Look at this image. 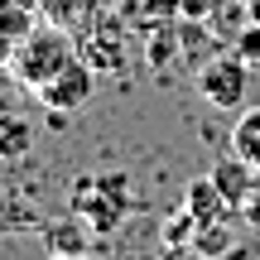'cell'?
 Listing matches in <instances>:
<instances>
[{"label":"cell","instance_id":"obj_12","mask_svg":"<svg viewBox=\"0 0 260 260\" xmlns=\"http://www.w3.org/2000/svg\"><path fill=\"white\" fill-rule=\"evenodd\" d=\"M232 222H207V226H198L193 232V241H188V251L183 255H193V260H222V255H232Z\"/></svg>","mask_w":260,"mask_h":260},{"label":"cell","instance_id":"obj_1","mask_svg":"<svg viewBox=\"0 0 260 260\" xmlns=\"http://www.w3.org/2000/svg\"><path fill=\"white\" fill-rule=\"evenodd\" d=\"M77 53H82V48H77V34H68V29H58V24H39L34 34L15 48L5 73L15 77L24 92H39V87H48Z\"/></svg>","mask_w":260,"mask_h":260},{"label":"cell","instance_id":"obj_10","mask_svg":"<svg viewBox=\"0 0 260 260\" xmlns=\"http://www.w3.org/2000/svg\"><path fill=\"white\" fill-rule=\"evenodd\" d=\"M183 203H188V212L198 217V226H207V222H232V203L217 193L212 174L193 178V183H188V193H183Z\"/></svg>","mask_w":260,"mask_h":260},{"label":"cell","instance_id":"obj_16","mask_svg":"<svg viewBox=\"0 0 260 260\" xmlns=\"http://www.w3.org/2000/svg\"><path fill=\"white\" fill-rule=\"evenodd\" d=\"M178 5V15L183 19H212L222 5H232V0H174Z\"/></svg>","mask_w":260,"mask_h":260},{"label":"cell","instance_id":"obj_5","mask_svg":"<svg viewBox=\"0 0 260 260\" xmlns=\"http://www.w3.org/2000/svg\"><path fill=\"white\" fill-rule=\"evenodd\" d=\"M39 102H44V111H58V116H73V111H82L87 102L96 96V68L87 63L82 53L73 58V63L63 68V73L53 77L48 87H39Z\"/></svg>","mask_w":260,"mask_h":260},{"label":"cell","instance_id":"obj_4","mask_svg":"<svg viewBox=\"0 0 260 260\" xmlns=\"http://www.w3.org/2000/svg\"><path fill=\"white\" fill-rule=\"evenodd\" d=\"M125 39H130V24L106 5L102 19L77 39V48H82V58L96 68V73H125V63H130V58H125Z\"/></svg>","mask_w":260,"mask_h":260},{"label":"cell","instance_id":"obj_15","mask_svg":"<svg viewBox=\"0 0 260 260\" xmlns=\"http://www.w3.org/2000/svg\"><path fill=\"white\" fill-rule=\"evenodd\" d=\"M193 232H198V217L188 212V203H183V207H178V212L164 222V246H174V251H188Z\"/></svg>","mask_w":260,"mask_h":260},{"label":"cell","instance_id":"obj_2","mask_svg":"<svg viewBox=\"0 0 260 260\" xmlns=\"http://www.w3.org/2000/svg\"><path fill=\"white\" fill-rule=\"evenodd\" d=\"M68 207H73L77 217H87L96 236H111L116 226L135 212L130 174H82L73 188H68Z\"/></svg>","mask_w":260,"mask_h":260},{"label":"cell","instance_id":"obj_18","mask_svg":"<svg viewBox=\"0 0 260 260\" xmlns=\"http://www.w3.org/2000/svg\"><path fill=\"white\" fill-rule=\"evenodd\" d=\"M241 212H246V222L260 232V178H255V188H251V198H246V207H241Z\"/></svg>","mask_w":260,"mask_h":260},{"label":"cell","instance_id":"obj_3","mask_svg":"<svg viewBox=\"0 0 260 260\" xmlns=\"http://www.w3.org/2000/svg\"><path fill=\"white\" fill-rule=\"evenodd\" d=\"M246 92H251V68L241 53H212L198 68V96L212 111H241Z\"/></svg>","mask_w":260,"mask_h":260},{"label":"cell","instance_id":"obj_7","mask_svg":"<svg viewBox=\"0 0 260 260\" xmlns=\"http://www.w3.org/2000/svg\"><path fill=\"white\" fill-rule=\"evenodd\" d=\"M255 178H260V169L246 164L241 154H226V159H217V164H212V183H217V193L232 203V212H241V207H246Z\"/></svg>","mask_w":260,"mask_h":260},{"label":"cell","instance_id":"obj_19","mask_svg":"<svg viewBox=\"0 0 260 260\" xmlns=\"http://www.w3.org/2000/svg\"><path fill=\"white\" fill-rule=\"evenodd\" d=\"M48 260H92V255H87V251H82V255H48Z\"/></svg>","mask_w":260,"mask_h":260},{"label":"cell","instance_id":"obj_17","mask_svg":"<svg viewBox=\"0 0 260 260\" xmlns=\"http://www.w3.org/2000/svg\"><path fill=\"white\" fill-rule=\"evenodd\" d=\"M236 44H241V58H246V63H260V24H246Z\"/></svg>","mask_w":260,"mask_h":260},{"label":"cell","instance_id":"obj_9","mask_svg":"<svg viewBox=\"0 0 260 260\" xmlns=\"http://www.w3.org/2000/svg\"><path fill=\"white\" fill-rule=\"evenodd\" d=\"M92 236H96L92 222L77 217V212L44 222V246H48V255H82V251H92Z\"/></svg>","mask_w":260,"mask_h":260},{"label":"cell","instance_id":"obj_13","mask_svg":"<svg viewBox=\"0 0 260 260\" xmlns=\"http://www.w3.org/2000/svg\"><path fill=\"white\" fill-rule=\"evenodd\" d=\"M232 154H241L246 164L260 169V106H241L232 125Z\"/></svg>","mask_w":260,"mask_h":260},{"label":"cell","instance_id":"obj_11","mask_svg":"<svg viewBox=\"0 0 260 260\" xmlns=\"http://www.w3.org/2000/svg\"><path fill=\"white\" fill-rule=\"evenodd\" d=\"M34 140H39V130L29 116H19V111H10V106H0V159L5 164H15V159H24L29 149H34Z\"/></svg>","mask_w":260,"mask_h":260},{"label":"cell","instance_id":"obj_6","mask_svg":"<svg viewBox=\"0 0 260 260\" xmlns=\"http://www.w3.org/2000/svg\"><path fill=\"white\" fill-rule=\"evenodd\" d=\"M44 24V15H39V0H0V73L10 68V58H15V48L24 44L34 29Z\"/></svg>","mask_w":260,"mask_h":260},{"label":"cell","instance_id":"obj_14","mask_svg":"<svg viewBox=\"0 0 260 260\" xmlns=\"http://www.w3.org/2000/svg\"><path fill=\"white\" fill-rule=\"evenodd\" d=\"M10 232H44L39 212H34L29 203H19L15 193H5V198H0V236H10Z\"/></svg>","mask_w":260,"mask_h":260},{"label":"cell","instance_id":"obj_8","mask_svg":"<svg viewBox=\"0 0 260 260\" xmlns=\"http://www.w3.org/2000/svg\"><path fill=\"white\" fill-rule=\"evenodd\" d=\"M102 10H106V0H39L44 24H58V29H68V34H77V39L102 19Z\"/></svg>","mask_w":260,"mask_h":260}]
</instances>
